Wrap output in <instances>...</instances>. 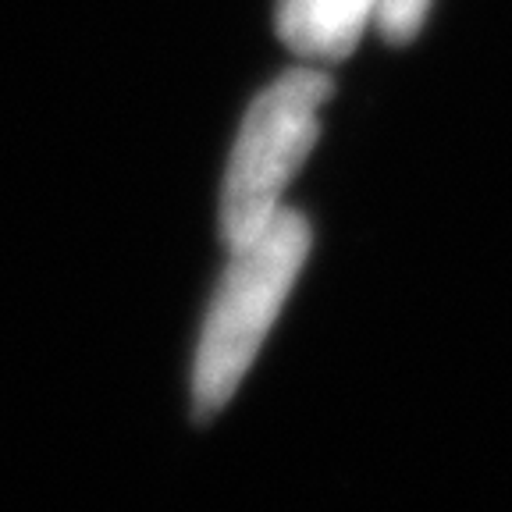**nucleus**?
Segmentation results:
<instances>
[{
  "instance_id": "nucleus-3",
  "label": "nucleus",
  "mask_w": 512,
  "mask_h": 512,
  "mask_svg": "<svg viewBox=\"0 0 512 512\" xmlns=\"http://www.w3.org/2000/svg\"><path fill=\"white\" fill-rule=\"evenodd\" d=\"M381 0H278V32L299 57L342 61L360 43Z\"/></svg>"
},
{
  "instance_id": "nucleus-1",
  "label": "nucleus",
  "mask_w": 512,
  "mask_h": 512,
  "mask_svg": "<svg viewBox=\"0 0 512 512\" xmlns=\"http://www.w3.org/2000/svg\"><path fill=\"white\" fill-rule=\"evenodd\" d=\"M306 253H310V224L299 210L288 207L274 210V217L253 239L232 246V260L221 274L196 349V370H192L196 420H210L217 409L228 406L296 285Z\"/></svg>"
},
{
  "instance_id": "nucleus-2",
  "label": "nucleus",
  "mask_w": 512,
  "mask_h": 512,
  "mask_svg": "<svg viewBox=\"0 0 512 512\" xmlns=\"http://www.w3.org/2000/svg\"><path fill=\"white\" fill-rule=\"evenodd\" d=\"M328 96V75L296 68L249 104L221 189V235L228 246L253 239L281 207V192L317 143Z\"/></svg>"
},
{
  "instance_id": "nucleus-4",
  "label": "nucleus",
  "mask_w": 512,
  "mask_h": 512,
  "mask_svg": "<svg viewBox=\"0 0 512 512\" xmlns=\"http://www.w3.org/2000/svg\"><path fill=\"white\" fill-rule=\"evenodd\" d=\"M431 0H381L377 8V29L388 43H409L424 25Z\"/></svg>"
}]
</instances>
